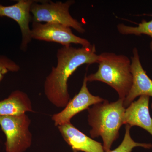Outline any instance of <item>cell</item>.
I'll return each mask as SVG.
<instances>
[{
    "instance_id": "obj_6",
    "label": "cell",
    "mask_w": 152,
    "mask_h": 152,
    "mask_svg": "<svg viewBox=\"0 0 152 152\" xmlns=\"http://www.w3.org/2000/svg\"><path fill=\"white\" fill-rule=\"evenodd\" d=\"M31 36L32 39L57 43L63 46L72 44L83 47L91 45L86 39L74 34L71 28L58 24L32 22Z\"/></svg>"
},
{
    "instance_id": "obj_17",
    "label": "cell",
    "mask_w": 152,
    "mask_h": 152,
    "mask_svg": "<svg viewBox=\"0 0 152 152\" xmlns=\"http://www.w3.org/2000/svg\"><path fill=\"white\" fill-rule=\"evenodd\" d=\"M73 152H78V151H73Z\"/></svg>"
},
{
    "instance_id": "obj_7",
    "label": "cell",
    "mask_w": 152,
    "mask_h": 152,
    "mask_svg": "<svg viewBox=\"0 0 152 152\" xmlns=\"http://www.w3.org/2000/svg\"><path fill=\"white\" fill-rule=\"evenodd\" d=\"M34 1V0H18L12 5L0 4V17L12 19L20 27L22 34L20 49L24 52L27 50L28 45L32 40L30 23H32L31 7Z\"/></svg>"
},
{
    "instance_id": "obj_13",
    "label": "cell",
    "mask_w": 152,
    "mask_h": 152,
    "mask_svg": "<svg viewBox=\"0 0 152 152\" xmlns=\"http://www.w3.org/2000/svg\"><path fill=\"white\" fill-rule=\"evenodd\" d=\"M151 16L152 18V15ZM117 27L119 32L124 35H146L152 39V18L149 21L143 20L136 26H131L121 23L118 25ZM150 48L152 51V39L150 43Z\"/></svg>"
},
{
    "instance_id": "obj_8",
    "label": "cell",
    "mask_w": 152,
    "mask_h": 152,
    "mask_svg": "<svg viewBox=\"0 0 152 152\" xmlns=\"http://www.w3.org/2000/svg\"><path fill=\"white\" fill-rule=\"evenodd\" d=\"M87 83L86 75L83 85L78 94L70 100L62 111L52 116V119L55 126L58 127L71 122V119L77 114L88 110L91 106L104 100L99 96H94L90 93L87 87Z\"/></svg>"
},
{
    "instance_id": "obj_1",
    "label": "cell",
    "mask_w": 152,
    "mask_h": 152,
    "mask_svg": "<svg viewBox=\"0 0 152 152\" xmlns=\"http://www.w3.org/2000/svg\"><path fill=\"white\" fill-rule=\"evenodd\" d=\"M95 45L82 48L62 46L56 53L57 63L44 83V92L48 100L58 108H64L70 100L68 81L75 71L84 64L98 63L99 55Z\"/></svg>"
},
{
    "instance_id": "obj_15",
    "label": "cell",
    "mask_w": 152,
    "mask_h": 152,
    "mask_svg": "<svg viewBox=\"0 0 152 152\" xmlns=\"http://www.w3.org/2000/svg\"><path fill=\"white\" fill-rule=\"evenodd\" d=\"M20 70V67L15 62L7 57L0 55V83L4 76L9 72H18Z\"/></svg>"
},
{
    "instance_id": "obj_14",
    "label": "cell",
    "mask_w": 152,
    "mask_h": 152,
    "mask_svg": "<svg viewBox=\"0 0 152 152\" xmlns=\"http://www.w3.org/2000/svg\"><path fill=\"white\" fill-rule=\"evenodd\" d=\"M131 128L129 125H126L124 137L121 143L115 149L105 152H132L133 149L136 147H141L147 149L152 148V144L134 141L131 137Z\"/></svg>"
},
{
    "instance_id": "obj_2",
    "label": "cell",
    "mask_w": 152,
    "mask_h": 152,
    "mask_svg": "<svg viewBox=\"0 0 152 152\" xmlns=\"http://www.w3.org/2000/svg\"><path fill=\"white\" fill-rule=\"evenodd\" d=\"M124 104L121 99L113 102L104 100L88 109V122L92 127L90 135L92 138L102 137L105 152L110 150L119 137L126 110Z\"/></svg>"
},
{
    "instance_id": "obj_9",
    "label": "cell",
    "mask_w": 152,
    "mask_h": 152,
    "mask_svg": "<svg viewBox=\"0 0 152 152\" xmlns=\"http://www.w3.org/2000/svg\"><path fill=\"white\" fill-rule=\"evenodd\" d=\"M131 61L132 84L124 100L125 108L137 97L142 96L152 97V80L147 75L142 65L137 48L133 50V56L131 58Z\"/></svg>"
},
{
    "instance_id": "obj_10",
    "label": "cell",
    "mask_w": 152,
    "mask_h": 152,
    "mask_svg": "<svg viewBox=\"0 0 152 152\" xmlns=\"http://www.w3.org/2000/svg\"><path fill=\"white\" fill-rule=\"evenodd\" d=\"M63 139L73 151L84 152H105L103 145L87 136L71 122L57 127Z\"/></svg>"
},
{
    "instance_id": "obj_4",
    "label": "cell",
    "mask_w": 152,
    "mask_h": 152,
    "mask_svg": "<svg viewBox=\"0 0 152 152\" xmlns=\"http://www.w3.org/2000/svg\"><path fill=\"white\" fill-rule=\"evenodd\" d=\"M75 3L73 0L65 2L34 1L31 7L32 23L58 24L83 34L86 30L81 23L74 18L69 12L70 7Z\"/></svg>"
},
{
    "instance_id": "obj_11",
    "label": "cell",
    "mask_w": 152,
    "mask_h": 152,
    "mask_svg": "<svg viewBox=\"0 0 152 152\" xmlns=\"http://www.w3.org/2000/svg\"><path fill=\"white\" fill-rule=\"evenodd\" d=\"M150 97L142 96L134 101L125 110L123 123L131 127L137 126L144 129L152 136V118L150 115Z\"/></svg>"
},
{
    "instance_id": "obj_5",
    "label": "cell",
    "mask_w": 152,
    "mask_h": 152,
    "mask_svg": "<svg viewBox=\"0 0 152 152\" xmlns=\"http://www.w3.org/2000/svg\"><path fill=\"white\" fill-rule=\"evenodd\" d=\"M31 121L26 114L0 117V126L6 136V152H24L31 145Z\"/></svg>"
},
{
    "instance_id": "obj_3",
    "label": "cell",
    "mask_w": 152,
    "mask_h": 152,
    "mask_svg": "<svg viewBox=\"0 0 152 152\" xmlns=\"http://www.w3.org/2000/svg\"><path fill=\"white\" fill-rule=\"evenodd\" d=\"M99 55L97 71L86 76L88 82L100 81L116 91L119 99L124 100L132 84L131 61L124 55L104 52Z\"/></svg>"
},
{
    "instance_id": "obj_12",
    "label": "cell",
    "mask_w": 152,
    "mask_h": 152,
    "mask_svg": "<svg viewBox=\"0 0 152 152\" xmlns=\"http://www.w3.org/2000/svg\"><path fill=\"white\" fill-rule=\"evenodd\" d=\"M33 111L28 96L20 90H15L7 98L0 101V117L19 115Z\"/></svg>"
},
{
    "instance_id": "obj_16",
    "label": "cell",
    "mask_w": 152,
    "mask_h": 152,
    "mask_svg": "<svg viewBox=\"0 0 152 152\" xmlns=\"http://www.w3.org/2000/svg\"><path fill=\"white\" fill-rule=\"evenodd\" d=\"M151 109L152 110V102L151 104Z\"/></svg>"
}]
</instances>
